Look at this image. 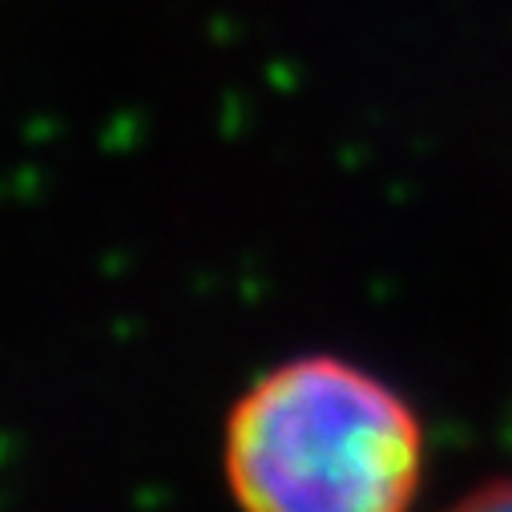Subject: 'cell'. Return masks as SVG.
I'll return each instance as SVG.
<instances>
[{"label":"cell","instance_id":"obj_1","mask_svg":"<svg viewBox=\"0 0 512 512\" xmlns=\"http://www.w3.org/2000/svg\"><path fill=\"white\" fill-rule=\"evenodd\" d=\"M420 476L412 404L335 355L271 367L226 420V480L242 512H408Z\"/></svg>","mask_w":512,"mask_h":512},{"label":"cell","instance_id":"obj_2","mask_svg":"<svg viewBox=\"0 0 512 512\" xmlns=\"http://www.w3.org/2000/svg\"><path fill=\"white\" fill-rule=\"evenodd\" d=\"M448 512H512V480H492L460 496Z\"/></svg>","mask_w":512,"mask_h":512}]
</instances>
